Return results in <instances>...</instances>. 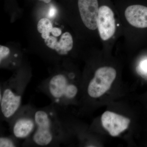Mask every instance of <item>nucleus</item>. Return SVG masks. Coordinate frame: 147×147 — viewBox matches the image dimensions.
Segmentation results:
<instances>
[{
  "instance_id": "dca6fc26",
  "label": "nucleus",
  "mask_w": 147,
  "mask_h": 147,
  "mask_svg": "<svg viewBox=\"0 0 147 147\" xmlns=\"http://www.w3.org/2000/svg\"><path fill=\"white\" fill-rule=\"evenodd\" d=\"M61 30L59 28H54L52 30L51 33L53 35V36L58 37L60 36L61 34Z\"/></svg>"
},
{
  "instance_id": "20e7f679",
  "label": "nucleus",
  "mask_w": 147,
  "mask_h": 147,
  "mask_svg": "<svg viewBox=\"0 0 147 147\" xmlns=\"http://www.w3.org/2000/svg\"><path fill=\"white\" fill-rule=\"evenodd\" d=\"M36 109L30 103L22 105L8 122L11 133L19 140L25 141L34 132Z\"/></svg>"
},
{
  "instance_id": "7ed1b4c3",
  "label": "nucleus",
  "mask_w": 147,
  "mask_h": 147,
  "mask_svg": "<svg viewBox=\"0 0 147 147\" xmlns=\"http://www.w3.org/2000/svg\"><path fill=\"white\" fill-rule=\"evenodd\" d=\"M31 76L20 71L0 85L1 118L8 123L22 106V98Z\"/></svg>"
},
{
  "instance_id": "0eeeda50",
  "label": "nucleus",
  "mask_w": 147,
  "mask_h": 147,
  "mask_svg": "<svg viewBox=\"0 0 147 147\" xmlns=\"http://www.w3.org/2000/svg\"><path fill=\"white\" fill-rule=\"evenodd\" d=\"M77 3L84 25L89 30H96L99 8L98 0H78Z\"/></svg>"
},
{
  "instance_id": "6e6552de",
  "label": "nucleus",
  "mask_w": 147,
  "mask_h": 147,
  "mask_svg": "<svg viewBox=\"0 0 147 147\" xmlns=\"http://www.w3.org/2000/svg\"><path fill=\"white\" fill-rule=\"evenodd\" d=\"M130 120L110 111H106L101 117L102 126L113 137L118 136L128 127Z\"/></svg>"
},
{
  "instance_id": "9d476101",
  "label": "nucleus",
  "mask_w": 147,
  "mask_h": 147,
  "mask_svg": "<svg viewBox=\"0 0 147 147\" xmlns=\"http://www.w3.org/2000/svg\"><path fill=\"white\" fill-rule=\"evenodd\" d=\"M73 40L71 34L66 32L62 35L59 42H57L55 49L58 55L61 56L67 55L73 48Z\"/></svg>"
},
{
  "instance_id": "2eb2a0df",
  "label": "nucleus",
  "mask_w": 147,
  "mask_h": 147,
  "mask_svg": "<svg viewBox=\"0 0 147 147\" xmlns=\"http://www.w3.org/2000/svg\"><path fill=\"white\" fill-rule=\"evenodd\" d=\"M139 69L142 73L147 74V60L141 62L139 65Z\"/></svg>"
},
{
  "instance_id": "39448f33",
  "label": "nucleus",
  "mask_w": 147,
  "mask_h": 147,
  "mask_svg": "<svg viewBox=\"0 0 147 147\" xmlns=\"http://www.w3.org/2000/svg\"><path fill=\"white\" fill-rule=\"evenodd\" d=\"M116 75V70L113 67H103L98 69L87 87L89 96L97 98L104 94L110 88Z\"/></svg>"
},
{
  "instance_id": "423d86ee",
  "label": "nucleus",
  "mask_w": 147,
  "mask_h": 147,
  "mask_svg": "<svg viewBox=\"0 0 147 147\" xmlns=\"http://www.w3.org/2000/svg\"><path fill=\"white\" fill-rule=\"evenodd\" d=\"M97 28L100 38L105 41L111 38L115 32V15L113 10L108 6L103 5L99 7Z\"/></svg>"
},
{
  "instance_id": "f03ea898",
  "label": "nucleus",
  "mask_w": 147,
  "mask_h": 147,
  "mask_svg": "<svg viewBox=\"0 0 147 147\" xmlns=\"http://www.w3.org/2000/svg\"><path fill=\"white\" fill-rule=\"evenodd\" d=\"M74 78L75 75L71 72H57L41 82L37 90L50 98L51 104L59 112H64L79 92L78 86L73 82Z\"/></svg>"
},
{
  "instance_id": "4468645a",
  "label": "nucleus",
  "mask_w": 147,
  "mask_h": 147,
  "mask_svg": "<svg viewBox=\"0 0 147 147\" xmlns=\"http://www.w3.org/2000/svg\"><path fill=\"white\" fill-rule=\"evenodd\" d=\"M44 42L45 45L50 49L54 50L55 46L57 42V39L56 37L50 36L47 39H45Z\"/></svg>"
},
{
  "instance_id": "f3484780",
  "label": "nucleus",
  "mask_w": 147,
  "mask_h": 147,
  "mask_svg": "<svg viewBox=\"0 0 147 147\" xmlns=\"http://www.w3.org/2000/svg\"><path fill=\"white\" fill-rule=\"evenodd\" d=\"M50 33L49 32H44L41 34V37L44 40L47 39V38H48L50 36Z\"/></svg>"
},
{
  "instance_id": "1a4fd4ad",
  "label": "nucleus",
  "mask_w": 147,
  "mask_h": 147,
  "mask_svg": "<svg viewBox=\"0 0 147 147\" xmlns=\"http://www.w3.org/2000/svg\"><path fill=\"white\" fill-rule=\"evenodd\" d=\"M127 21L132 26L139 28H147V7L140 5L129 6L125 9Z\"/></svg>"
},
{
  "instance_id": "a211bd4d",
  "label": "nucleus",
  "mask_w": 147,
  "mask_h": 147,
  "mask_svg": "<svg viewBox=\"0 0 147 147\" xmlns=\"http://www.w3.org/2000/svg\"><path fill=\"white\" fill-rule=\"evenodd\" d=\"M38 1L42 2L48 4L51 2L52 0H38Z\"/></svg>"
},
{
  "instance_id": "f257e3e1",
  "label": "nucleus",
  "mask_w": 147,
  "mask_h": 147,
  "mask_svg": "<svg viewBox=\"0 0 147 147\" xmlns=\"http://www.w3.org/2000/svg\"><path fill=\"white\" fill-rule=\"evenodd\" d=\"M59 112L53 104L36 108L35 119L36 128L23 146L59 147L68 139L69 130Z\"/></svg>"
},
{
  "instance_id": "f8f14e48",
  "label": "nucleus",
  "mask_w": 147,
  "mask_h": 147,
  "mask_svg": "<svg viewBox=\"0 0 147 147\" xmlns=\"http://www.w3.org/2000/svg\"><path fill=\"white\" fill-rule=\"evenodd\" d=\"M53 28V24L49 19L42 18L40 19L37 24V30L40 33L45 32L51 33Z\"/></svg>"
},
{
  "instance_id": "9b49d317",
  "label": "nucleus",
  "mask_w": 147,
  "mask_h": 147,
  "mask_svg": "<svg viewBox=\"0 0 147 147\" xmlns=\"http://www.w3.org/2000/svg\"><path fill=\"white\" fill-rule=\"evenodd\" d=\"M19 140L12 134L10 135H1L0 137V147H18Z\"/></svg>"
},
{
  "instance_id": "ddd939ff",
  "label": "nucleus",
  "mask_w": 147,
  "mask_h": 147,
  "mask_svg": "<svg viewBox=\"0 0 147 147\" xmlns=\"http://www.w3.org/2000/svg\"><path fill=\"white\" fill-rule=\"evenodd\" d=\"M10 54V51L8 47L0 46V63L4 60Z\"/></svg>"
}]
</instances>
